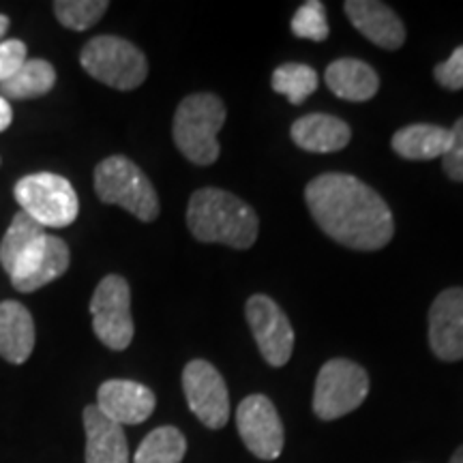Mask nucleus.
Masks as SVG:
<instances>
[{
	"label": "nucleus",
	"instance_id": "obj_9",
	"mask_svg": "<svg viewBox=\"0 0 463 463\" xmlns=\"http://www.w3.org/2000/svg\"><path fill=\"white\" fill-rule=\"evenodd\" d=\"M183 391L189 410L208 430H222L230 419V392L223 375L208 361L195 358L183 369Z\"/></svg>",
	"mask_w": 463,
	"mask_h": 463
},
{
	"label": "nucleus",
	"instance_id": "obj_19",
	"mask_svg": "<svg viewBox=\"0 0 463 463\" xmlns=\"http://www.w3.org/2000/svg\"><path fill=\"white\" fill-rule=\"evenodd\" d=\"M34 322L31 311L17 300L0 303V356L22 364L28 361L34 347Z\"/></svg>",
	"mask_w": 463,
	"mask_h": 463
},
{
	"label": "nucleus",
	"instance_id": "obj_8",
	"mask_svg": "<svg viewBox=\"0 0 463 463\" xmlns=\"http://www.w3.org/2000/svg\"><path fill=\"white\" fill-rule=\"evenodd\" d=\"M90 316L92 331L103 345L114 352H123L131 345L136 326L131 317V289L125 277H103L92 294Z\"/></svg>",
	"mask_w": 463,
	"mask_h": 463
},
{
	"label": "nucleus",
	"instance_id": "obj_7",
	"mask_svg": "<svg viewBox=\"0 0 463 463\" xmlns=\"http://www.w3.org/2000/svg\"><path fill=\"white\" fill-rule=\"evenodd\" d=\"M369 395V375L347 358H331L316 380L314 412L322 420H335L354 412Z\"/></svg>",
	"mask_w": 463,
	"mask_h": 463
},
{
	"label": "nucleus",
	"instance_id": "obj_14",
	"mask_svg": "<svg viewBox=\"0 0 463 463\" xmlns=\"http://www.w3.org/2000/svg\"><path fill=\"white\" fill-rule=\"evenodd\" d=\"M97 408L118 425H140L155 412V392L131 380H108L97 391Z\"/></svg>",
	"mask_w": 463,
	"mask_h": 463
},
{
	"label": "nucleus",
	"instance_id": "obj_28",
	"mask_svg": "<svg viewBox=\"0 0 463 463\" xmlns=\"http://www.w3.org/2000/svg\"><path fill=\"white\" fill-rule=\"evenodd\" d=\"M433 78L439 86L449 90H461L463 89V45H459L450 58L433 69Z\"/></svg>",
	"mask_w": 463,
	"mask_h": 463
},
{
	"label": "nucleus",
	"instance_id": "obj_16",
	"mask_svg": "<svg viewBox=\"0 0 463 463\" xmlns=\"http://www.w3.org/2000/svg\"><path fill=\"white\" fill-rule=\"evenodd\" d=\"M86 463H129L123 425L108 419L97 405L84 408Z\"/></svg>",
	"mask_w": 463,
	"mask_h": 463
},
{
	"label": "nucleus",
	"instance_id": "obj_10",
	"mask_svg": "<svg viewBox=\"0 0 463 463\" xmlns=\"http://www.w3.org/2000/svg\"><path fill=\"white\" fill-rule=\"evenodd\" d=\"M245 316L264 361L270 367H283L294 350V328L281 307L270 297L253 294L247 300Z\"/></svg>",
	"mask_w": 463,
	"mask_h": 463
},
{
	"label": "nucleus",
	"instance_id": "obj_30",
	"mask_svg": "<svg viewBox=\"0 0 463 463\" xmlns=\"http://www.w3.org/2000/svg\"><path fill=\"white\" fill-rule=\"evenodd\" d=\"M11 120H14V109H11L7 99H3V97H0V133H3L5 129H9Z\"/></svg>",
	"mask_w": 463,
	"mask_h": 463
},
{
	"label": "nucleus",
	"instance_id": "obj_4",
	"mask_svg": "<svg viewBox=\"0 0 463 463\" xmlns=\"http://www.w3.org/2000/svg\"><path fill=\"white\" fill-rule=\"evenodd\" d=\"M95 191L103 204L125 208L144 223L159 217V198L153 183L140 167L123 155L103 159L95 167Z\"/></svg>",
	"mask_w": 463,
	"mask_h": 463
},
{
	"label": "nucleus",
	"instance_id": "obj_12",
	"mask_svg": "<svg viewBox=\"0 0 463 463\" xmlns=\"http://www.w3.org/2000/svg\"><path fill=\"white\" fill-rule=\"evenodd\" d=\"M71 253H69L67 242L58 236L45 234L42 241L34 245L24 258L17 262L11 273V283L17 292L31 294L34 289H42L58 277L67 273Z\"/></svg>",
	"mask_w": 463,
	"mask_h": 463
},
{
	"label": "nucleus",
	"instance_id": "obj_27",
	"mask_svg": "<svg viewBox=\"0 0 463 463\" xmlns=\"http://www.w3.org/2000/svg\"><path fill=\"white\" fill-rule=\"evenodd\" d=\"M26 61L28 50L24 42H20V39L0 42V84L14 78V75L24 67Z\"/></svg>",
	"mask_w": 463,
	"mask_h": 463
},
{
	"label": "nucleus",
	"instance_id": "obj_26",
	"mask_svg": "<svg viewBox=\"0 0 463 463\" xmlns=\"http://www.w3.org/2000/svg\"><path fill=\"white\" fill-rule=\"evenodd\" d=\"M292 33L298 39H309V42H326L328 37V20L326 9L320 0H309L300 5V9L292 17Z\"/></svg>",
	"mask_w": 463,
	"mask_h": 463
},
{
	"label": "nucleus",
	"instance_id": "obj_17",
	"mask_svg": "<svg viewBox=\"0 0 463 463\" xmlns=\"http://www.w3.org/2000/svg\"><path fill=\"white\" fill-rule=\"evenodd\" d=\"M294 144L309 153H337L352 140V129L347 123L331 114L300 116L289 129Z\"/></svg>",
	"mask_w": 463,
	"mask_h": 463
},
{
	"label": "nucleus",
	"instance_id": "obj_13",
	"mask_svg": "<svg viewBox=\"0 0 463 463\" xmlns=\"http://www.w3.org/2000/svg\"><path fill=\"white\" fill-rule=\"evenodd\" d=\"M430 345L439 361L463 358V288H449L430 309Z\"/></svg>",
	"mask_w": 463,
	"mask_h": 463
},
{
	"label": "nucleus",
	"instance_id": "obj_1",
	"mask_svg": "<svg viewBox=\"0 0 463 463\" xmlns=\"http://www.w3.org/2000/svg\"><path fill=\"white\" fill-rule=\"evenodd\" d=\"M305 202L324 234L344 247L378 251L395 234L389 204L352 174H320L305 187Z\"/></svg>",
	"mask_w": 463,
	"mask_h": 463
},
{
	"label": "nucleus",
	"instance_id": "obj_21",
	"mask_svg": "<svg viewBox=\"0 0 463 463\" xmlns=\"http://www.w3.org/2000/svg\"><path fill=\"white\" fill-rule=\"evenodd\" d=\"M56 84V69L43 58H28L14 78L0 84L3 99H37L48 95Z\"/></svg>",
	"mask_w": 463,
	"mask_h": 463
},
{
	"label": "nucleus",
	"instance_id": "obj_32",
	"mask_svg": "<svg viewBox=\"0 0 463 463\" xmlns=\"http://www.w3.org/2000/svg\"><path fill=\"white\" fill-rule=\"evenodd\" d=\"M449 463H463V447H459L455 450V455L450 457Z\"/></svg>",
	"mask_w": 463,
	"mask_h": 463
},
{
	"label": "nucleus",
	"instance_id": "obj_25",
	"mask_svg": "<svg viewBox=\"0 0 463 463\" xmlns=\"http://www.w3.org/2000/svg\"><path fill=\"white\" fill-rule=\"evenodd\" d=\"M109 3L106 0H56L54 15L69 31H89L106 14Z\"/></svg>",
	"mask_w": 463,
	"mask_h": 463
},
{
	"label": "nucleus",
	"instance_id": "obj_29",
	"mask_svg": "<svg viewBox=\"0 0 463 463\" xmlns=\"http://www.w3.org/2000/svg\"><path fill=\"white\" fill-rule=\"evenodd\" d=\"M450 136H453V142H450L449 153L442 157V167L450 181L463 183V116L450 129Z\"/></svg>",
	"mask_w": 463,
	"mask_h": 463
},
{
	"label": "nucleus",
	"instance_id": "obj_11",
	"mask_svg": "<svg viewBox=\"0 0 463 463\" xmlns=\"http://www.w3.org/2000/svg\"><path fill=\"white\" fill-rule=\"evenodd\" d=\"M241 439L258 459L273 461L283 450V422L266 395H249L236 410Z\"/></svg>",
	"mask_w": 463,
	"mask_h": 463
},
{
	"label": "nucleus",
	"instance_id": "obj_23",
	"mask_svg": "<svg viewBox=\"0 0 463 463\" xmlns=\"http://www.w3.org/2000/svg\"><path fill=\"white\" fill-rule=\"evenodd\" d=\"M187 453V439L176 427L165 425L150 431L137 449L133 463H181Z\"/></svg>",
	"mask_w": 463,
	"mask_h": 463
},
{
	"label": "nucleus",
	"instance_id": "obj_5",
	"mask_svg": "<svg viewBox=\"0 0 463 463\" xmlns=\"http://www.w3.org/2000/svg\"><path fill=\"white\" fill-rule=\"evenodd\" d=\"M80 65L97 82L116 90L137 89L148 75V62L142 50L114 34L92 37L80 54Z\"/></svg>",
	"mask_w": 463,
	"mask_h": 463
},
{
	"label": "nucleus",
	"instance_id": "obj_2",
	"mask_svg": "<svg viewBox=\"0 0 463 463\" xmlns=\"http://www.w3.org/2000/svg\"><path fill=\"white\" fill-rule=\"evenodd\" d=\"M187 225L200 242L249 249L258 239L260 219L251 206L230 191L198 189L187 206Z\"/></svg>",
	"mask_w": 463,
	"mask_h": 463
},
{
	"label": "nucleus",
	"instance_id": "obj_15",
	"mask_svg": "<svg viewBox=\"0 0 463 463\" xmlns=\"http://www.w3.org/2000/svg\"><path fill=\"white\" fill-rule=\"evenodd\" d=\"M347 20L369 42L384 50H399L405 42V26L389 5L378 0H347L344 5Z\"/></svg>",
	"mask_w": 463,
	"mask_h": 463
},
{
	"label": "nucleus",
	"instance_id": "obj_18",
	"mask_svg": "<svg viewBox=\"0 0 463 463\" xmlns=\"http://www.w3.org/2000/svg\"><path fill=\"white\" fill-rule=\"evenodd\" d=\"M324 82L333 95L345 101H369L380 89V78L375 69L358 58H339L331 62L324 73Z\"/></svg>",
	"mask_w": 463,
	"mask_h": 463
},
{
	"label": "nucleus",
	"instance_id": "obj_24",
	"mask_svg": "<svg viewBox=\"0 0 463 463\" xmlns=\"http://www.w3.org/2000/svg\"><path fill=\"white\" fill-rule=\"evenodd\" d=\"M320 78H317L316 69L303 62H286V65L277 67L270 78V86L275 92L286 97L292 106H300L307 97L314 95Z\"/></svg>",
	"mask_w": 463,
	"mask_h": 463
},
{
	"label": "nucleus",
	"instance_id": "obj_31",
	"mask_svg": "<svg viewBox=\"0 0 463 463\" xmlns=\"http://www.w3.org/2000/svg\"><path fill=\"white\" fill-rule=\"evenodd\" d=\"M7 31H9V17L0 14V42H3L5 33H7Z\"/></svg>",
	"mask_w": 463,
	"mask_h": 463
},
{
	"label": "nucleus",
	"instance_id": "obj_6",
	"mask_svg": "<svg viewBox=\"0 0 463 463\" xmlns=\"http://www.w3.org/2000/svg\"><path fill=\"white\" fill-rule=\"evenodd\" d=\"M14 195L22 213L42 228H69L78 219V194L73 184L58 174H28L15 183Z\"/></svg>",
	"mask_w": 463,
	"mask_h": 463
},
{
	"label": "nucleus",
	"instance_id": "obj_22",
	"mask_svg": "<svg viewBox=\"0 0 463 463\" xmlns=\"http://www.w3.org/2000/svg\"><path fill=\"white\" fill-rule=\"evenodd\" d=\"M45 234H48L45 228H42L34 219L28 217L26 213H17L14 222L9 225V230L5 232L3 241H0V266L7 270V275L14 273L17 262H20V260L24 258Z\"/></svg>",
	"mask_w": 463,
	"mask_h": 463
},
{
	"label": "nucleus",
	"instance_id": "obj_20",
	"mask_svg": "<svg viewBox=\"0 0 463 463\" xmlns=\"http://www.w3.org/2000/svg\"><path fill=\"white\" fill-rule=\"evenodd\" d=\"M450 142V129L438 125H408L403 129H399L392 136L391 146L399 157L410 159V161H431L438 157H444L449 153Z\"/></svg>",
	"mask_w": 463,
	"mask_h": 463
},
{
	"label": "nucleus",
	"instance_id": "obj_3",
	"mask_svg": "<svg viewBox=\"0 0 463 463\" xmlns=\"http://www.w3.org/2000/svg\"><path fill=\"white\" fill-rule=\"evenodd\" d=\"M225 103L211 92H195L184 97L176 108L172 136L184 159L195 165H211L219 159V131L223 129Z\"/></svg>",
	"mask_w": 463,
	"mask_h": 463
}]
</instances>
